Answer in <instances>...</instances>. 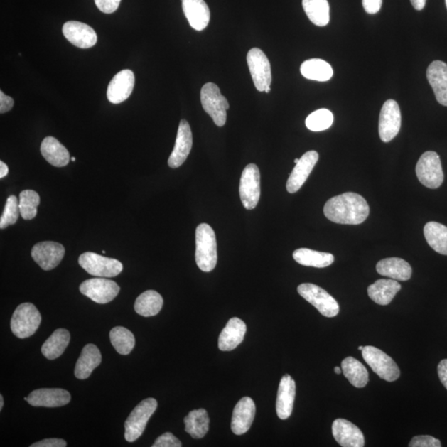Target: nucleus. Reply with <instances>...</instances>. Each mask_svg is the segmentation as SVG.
Instances as JSON below:
<instances>
[{
	"instance_id": "obj_35",
	"label": "nucleus",
	"mask_w": 447,
	"mask_h": 447,
	"mask_svg": "<svg viewBox=\"0 0 447 447\" xmlns=\"http://www.w3.org/2000/svg\"><path fill=\"white\" fill-rule=\"evenodd\" d=\"M301 73L306 79L316 82H328L333 77V70L324 60L314 58L301 64Z\"/></svg>"
},
{
	"instance_id": "obj_39",
	"label": "nucleus",
	"mask_w": 447,
	"mask_h": 447,
	"mask_svg": "<svg viewBox=\"0 0 447 447\" xmlns=\"http://www.w3.org/2000/svg\"><path fill=\"white\" fill-rule=\"evenodd\" d=\"M20 215L24 220H33L38 214L40 203L38 193L33 190H25L19 194Z\"/></svg>"
},
{
	"instance_id": "obj_43",
	"label": "nucleus",
	"mask_w": 447,
	"mask_h": 447,
	"mask_svg": "<svg viewBox=\"0 0 447 447\" xmlns=\"http://www.w3.org/2000/svg\"><path fill=\"white\" fill-rule=\"evenodd\" d=\"M153 447H181L182 443L171 433H166L155 441Z\"/></svg>"
},
{
	"instance_id": "obj_46",
	"label": "nucleus",
	"mask_w": 447,
	"mask_h": 447,
	"mask_svg": "<svg viewBox=\"0 0 447 447\" xmlns=\"http://www.w3.org/2000/svg\"><path fill=\"white\" fill-rule=\"evenodd\" d=\"M383 0H363V7L366 12L375 14L379 11Z\"/></svg>"
},
{
	"instance_id": "obj_49",
	"label": "nucleus",
	"mask_w": 447,
	"mask_h": 447,
	"mask_svg": "<svg viewBox=\"0 0 447 447\" xmlns=\"http://www.w3.org/2000/svg\"><path fill=\"white\" fill-rule=\"evenodd\" d=\"M410 1L416 10H421L425 7L426 0H410Z\"/></svg>"
},
{
	"instance_id": "obj_28",
	"label": "nucleus",
	"mask_w": 447,
	"mask_h": 447,
	"mask_svg": "<svg viewBox=\"0 0 447 447\" xmlns=\"http://www.w3.org/2000/svg\"><path fill=\"white\" fill-rule=\"evenodd\" d=\"M401 285L394 279L377 280L368 288V295L375 303L386 306L389 305L399 292Z\"/></svg>"
},
{
	"instance_id": "obj_26",
	"label": "nucleus",
	"mask_w": 447,
	"mask_h": 447,
	"mask_svg": "<svg viewBox=\"0 0 447 447\" xmlns=\"http://www.w3.org/2000/svg\"><path fill=\"white\" fill-rule=\"evenodd\" d=\"M102 361V353L97 346L93 344L85 345L75 365V376L79 379H87Z\"/></svg>"
},
{
	"instance_id": "obj_48",
	"label": "nucleus",
	"mask_w": 447,
	"mask_h": 447,
	"mask_svg": "<svg viewBox=\"0 0 447 447\" xmlns=\"http://www.w3.org/2000/svg\"><path fill=\"white\" fill-rule=\"evenodd\" d=\"M438 375L441 384L447 389V359L441 360L438 367Z\"/></svg>"
},
{
	"instance_id": "obj_53",
	"label": "nucleus",
	"mask_w": 447,
	"mask_h": 447,
	"mask_svg": "<svg viewBox=\"0 0 447 447\" xmlns=\"http://www.w3.org/2000/svg\"><path fill=\"white\" fill-rule=\"evenodd\" d=\"M270 90H271L270 87L266 88L265 90H264V92L269 93Z\"/></svg>"
},
{
	"instance_id": "obj_15",
	"label": "nucleus",
	"mask_w": 447,
	"mask_h": 447,
	"mask_svg": "<svg viewBox=\"0 0 447 447\" xmlns=\"http://www.w3.org/2000/svg\"><path fill=\"white\" fill-rule=\"evenodd\" d=\"M193 148V133L187 120H181L175 146L168 159V166L178 168L187 160Z\"/></svg>"
},
{
	"instance_id": "obj_2",
	"label": "nucleus",
	"mask_w": 447,
	"mask_h": 447,
	"mask_svg": "<svg viewBox=\"0 0 447 447\" xmlns=\"http://www.w3.org/2000/svg\"><path fill=\"white\" fill-rule=\"evenodd\" d=\"M195 262L205 273L212 272L217 266V237L208 224H200L195 230Z\"/></svg>"
},
{
	"instance_id": "obj_36",
	"label": "nucleus",
	"mask_w": 447,
	"mask_h": 447,
	"mask_svg": "<svg viewBox=\"0 0 447 447\" xmlns=\"http://www.w3.org/2000/svg\"><path fill=\"white\" fill-rule=\"evenodd\" d=\"M424 235L426 242L436 252L447 255V227L435 222L426 224Z\"/></svg>"
},
{
	"instance_id": "obj_16",
	"label": "nucleus",
	"mask_w": 447,
	"mask_h": 447,
	"mask_svg": "<svg viewBox=\"0 0 447 447\" xmlns=\"http://www.w3.org/2000/svg\"><path fill=\"white\" fill-rule=\"evenodd\" d=\"M63 33L70 43L79 48H92L97 43V35L89 25L69 21L63 25Z\"/></svg>"
},
{
	"instance_id": "obj_7",
	"label": "nucleus",
	"mask_w": 447,
	"mask_h": 447,
	"mask_svg": "<svg viewBox=\"0 0 447 447\" xmlns=\"http://www.w3.org/2000/svg\"><path fill=\"white\" fill-rule=\"evenodd\" d=\"M362 356L374 372L379 378L388 382H394L399 378L400 370L395 361L388 355L375 346H365Z\"/></svg>"
},
{
	"instance_id": "obj_13",
	"label": "nucleus",
	"mask_w": 447,
	"mask_h": 447,
	"mask_svg": "<svg viewBox=\"0 0 447 447\" xmlns=\"http://www.w3.org/2000/svg\"><path fill=\"white\" fill-rule=\"evenodd\" d=\"M401 129V112L399 105L394 99H389L382 107L379 134L382 141L389 143L399 133Z\"/></svg>"
},
{
	"instance_id": "obj_32",
	"label": "nucleus",
	"mask_w": 447,
	"mask_h": 447,
	"mask_svg": "<svg viewBox=\"0 0 447 447\" xmlns=\"http://www.w3.org/2000/svg\"><path fill=\"white\" fill-rule=\"evenodd\" d=\"M71 335L66 329H58L45 341L42 353L48 360H55L61 356L69 345Z\"/></svg>"
},
{
	"instance_id": "obj_56",
	"label": "nucleus",
	"mask_w": 447,
	"mask_h": 447,
	"mask_svg": "<svg viewBox=\"0 0 447 447\" xmlns=\"http://www.w3.org/2000/svg\"><path fill=\"white\" fill-rule=\"evenodd\" d=\"M71 160L72 161V162H75V158L74 157H72V158H71Z\"/></svg>"
},
{
	"instance_id": "obj_14",
	"label": "nucleus",
	"mask_w": 447,
	"mask_h": 447,
	"mask_svg": "<svg viewBox=\"0 0 447 447\" xmlns=\"http://www.w3.org/2000/svg\"><path fill=\"white\" fill-rule=\"evenodd\" d=\"M31 254L33 260L45 271L52 270L59 265L65 255L63 245L53 241L35 244Z\"/></svg>"
},
{
	"instance_id": "obj_37",
	"label": "nucleus",
	"mask_w": 447,
	"mask_h": 447,
	"mask_svg": "<svg viewBox=\"0 0 447 447\" xmlns=\"http://www.w3.org/2000/svg\"><path fill=\"white\" fill-rule=\"evenodd\" d=\"M303 7L311 22L324 27L330 21V6L328 0H303Z\"/></svg>"
},
{
	"instance_id": "obj_23",
	"label": "nucleus",
	"mask_w": 447,
	"mask_h": 447,
	"mask_svg": "<svg viewBox=\"0 0 447 447\" xmlns=\"http://www.w3.org/2000/svg\"><path fill=\"white\" fill-rule=\"evenodd\" d=\"M183 9L190 27L203 31L208 26L210 19V9L204 0H182Z\"/></svg>"
},
{
	"instance_id": "obj_51",
	"label": "nucleus",
	"mask_w": 447,
	"mask_h": 447,
	"mask_svg": "<svg viewBox=\"0 0 447 447\" xmlns=\"http://www.w3.org/2000/svg\"><path fill=\"white\" fill-rule=\"evenodd\" d=\"M4 406V398L2 395H0V410L3 409Z\"/></svg>"
},
{
	"instance_id": "obj_54",
	"label": "nucleus",
	"mask_w": 447,
	"mask_h": 447,
	"mask_svg": "<svg viewBox=\"0 0 447 447\" xmlns=\"http://www.w3.org/2000/svg\"><path fill=\"white\" fill-rule=\"evenodd\" d=\"M299 160H300V159H298V158L295 159V160H294V163H295L296 164H297V163L299 162Z\"/></svg>"
},
{
	"instance_id": "obj_30",
	"label": "nucleus",
	"mask_w": 447,
	"mask_h": 447,
	"mask_svg": "<svg viewBox=\"0 0 447 447\" xmlns=\"http://www.w3.org/2000/svg\"><path fill=\"white\" fill-rule=\"evenodd\" d=\"M293 256L296 262L301 265L319 269L328 267L335 260L333 254L306 248L296 249Z\"/></svg>"
},
{
	"instance_id": "obj_27",
	"label": "nucleus",
	"mask_w": 447,
	"mask_h": 447,
	"mask_svg": "<svg viewBox=\"0 0 447 447\" xmlns=\"http://www.w3.org/2000/svg\"><path fill=\"white\" fill-rule=\"evenodd\" d=\"M376 270L380 275L397 281H406L411 276L410 264L400 258L382 259L377 264Z\"/></svg>"
},
{
	"instance_id": "obj_22",
	"label": "nucleus",
	"mask_w": 447,
	"mask_h": 447,
	"mask_svg": "<svg viewBox=\"0 0 447 447\" xmlns=\"http://www.w3.org/2000/svg\"><path fill=\"white\" fill-rule=\"evenodd\" d=\"M295 397V381L289 375H285L281 379L276 402V411L280 419H287L292 414Z\"/></svg>"
},
{
	"instance_id": "obj_52",
	"label": "nucleus",
	"mask_w": 447,
	"mask_h": 447,
	"mask_svg": "<svg viewBox=\"0 0 447 447\" xmlns=\"http://www.w3.org/2000/svg\"><path fill=\"white\" fill-rule=\"evenodd\" d=\"M334 370H335V374L340 375V374L343 373V370H341L339 367H335Z\"/></svg>"
},
{
	"instance_id": "obj_17",
	"label": "nucleus",
	"mask_w": 447,
	"mask_h": 447,
	"mask_svg": "<svg viewBox=\"0 0 447 447\" xmlns=\"http://www.w3.org/2000/svg\"><path fill=\"white\" fill-rule=\"evenodd\" d=\"M318 159L319 154L313 150L308 151L303 155L289 176L287 182V190L289 193H297L303 187Z\"/></svg>"
},
{
	"instance_id": "obj_25",
	"label": "nucleus",
	"mask_w": 447,
	"mask_h": 447,
	"mask_svg": "<svg viewBox=\"0 0 447 447\" xmlns=\"http://www.w3.org/2000/svg\"><path fill=\"white\" fill-rule=\"evenodd\" d=\"M246 325L238 318H231L219 336L218 346L222 351L235 350L244 340Z\"/></svg>"
},
{
	"instance_id": "obj_20",
	"label": "nucleus",
	"mask_w": 447,
	"mask_h": 447,
	"mask_svg": "<svg viewBox=\"0 0 447 447\" xmlns=\"http://www.w3.org/2000/svg\"><path fill=\"white\" fill-rule=\"evenodd\" d=\"M333 434L338 443L343 447H363L365 438L362 431L350 421L339 419L334 421Z\"/></svg>"
},
{
	"instance_id": "obj_41",
	"label": "nucleus",
	"mask_w": 447,
	"mask_h": 447,
	"mask_svg": "<svg viewBox=\"0 0 447 447\" xmlns=\"http://www.w3.org/2000/svg\"><path fill=\"white\" fill-rule=\"evenodd\" d=\"M19 215V200L15 195H10L5 204L2 217L0 218V228L4 230L16 223Z\"/></svg>"
},
{
	"instance_id": "obj_5",
	"label": "nucleus",
	"mask_w": 447,
	"mask_h": 447,
	"mask_svg": "<svg viewBox=\"0 0 447 447\" xmlns=\"http://www.w3.org/2000/svg\"><path fill=\"white\" fill-rule=\"evenodd\" d=\"M41 321V314L36 306L26 303L19 305L14 311L10 325L15 336L24 339L36 333Z\"/></svg>"
},
{
	"instance_id": "obj_55",
	"label": "nucleus",
	"mask_w": 447,
	"mask_h": 447,
	"mask_svg": "<svg viewBox=\"0 0 447 447\" xmlns=\"http://www.w3.org/2000/svg\"><path fill=\"white\" fill-rule=\"evenodd\" d=\"M360 350H362L364 349V346H360V348H358Z\"/></svg>"
},
{
	"instance_id": "obj_50",
	"label": "nucleus",
	"mask_w": 447,
	"mask_h": 447,
	"mask_svg": "<svg viewBox=\"0 0 447 447\" xmlns=\"http://www.w3.org/2000/svg\"><path fill=\"white\" fill-rule=\"evenodd\" d=\"M9 173V168L4 162H0V178L6 177Z\"/></svg>"
},
{
	"instance_id": "obj_10",
	"label": "nucleus",
	"mask_w": 447,
	"mask_h": 447,
	"mask_svg": "<svg viewBox=\"0 0 447 447\" xmlns=\"http://www.w3.org/2000/svg\"><path fill=\"white\" fill-rule=\"evenodd\" d=\"M260 193L259 169L255 164L250 163L244 169L239 183L240 199L246 210L257 207Z\"/></svg>"
},
{
	"instance_id": "obj_4",
	"label": "nucleus",
	"mask_w": 447,
	"mask_h": 447,
	"mask_svg": "<svg viewBox=\"0 0 447 447\" xmlns=\"http://www.w3.org/2000/svg\"><path fill=\"white\" fill-rule=\"evenodd\" d=\"M157 408L158 402L153 398L142 401L125 421V440L129 443L138 440L143 435L148 421Z\"/></svg>"
},
{
	"instance_id": "obj_44",
	"label": "nucleus",
	"mask_w": 447,
	"mask_h": 447,
	"mask_svg": "<svg viewBox=\"0 0 447 447\" xmlns=\"http://www.w3.org/2000/svg\"><path fill=\"white\" fill-rule=\"evenodd\" d=\"M120 2L122 0H95L97 8L104 14H112L117 11Z\"/></svg>"
},
{
	"instance_id": "obj_31",
	"label": "nucleus",
	"mask_w": 447,
	"mask_h": 447,
	"mask_svg": "<svg viewBox=\"0 0 447 447\" xmlns=\"http://www.w3.org/2000/svg\"><path fill=\"white\" fill-rule=\"evenodd\" d=\"M185 431L195 439L204 438L208 433L210 418L208 411L203 409L190 411L184 419Z\"/></svg>"
},
{
	"instance_id": "obj_12",
	"label": "nucleus",
	"mask_w": 447,
	"mask_h": 447,
	"mask_svg": "<svg viewBox=\"0 0 447 447\" xmlns=\"http://www.w3.org/2000/svg\"><path fill=\"white\" fill-rule=\"evenodd\" d=\"M247 63L256 89L264 92L272 82L269 60L262 50L252 48L247 54Z\"/></svg>"
},
{
	"instance_id": "obj_42",
	"label": "nucleus",
	"mask_w": 447,
	"mask_h": 447,
	"mask_svg": "<svg viewBox=\"0 0 447 447\" xmlns=\"http://www.w3.org/2000/svg\"><path fill=\"white\" fill-rule=\"evenodd\" d=\"M410 447H441L438 439L431 436H416L410 441Z\"/></svg>"
},
{
	"instance_id": "obj_24",
	"label": "nucleus",
	"mask_w": 447,
	"mask_h": 447,
	"mask_svg": "<svg viewBox=\"0 0 447 447\" xmlns=\"http://www.w3.org/2000/svg\"><path fill=\"white\" fill-rule=\"evenodd\" d=\"M426 77L436 100L447 107V64L441 61L431 63L426 71Z\"/></svg>"
},
{
	"instance_id": "obj_34",
	"label": "nucleus",
	"mask_w": 447,
	"mask_h": 447,
	"mask_svg": "<svg viewBox=\"0 0 447 447\" xmlns=\"http://www.w3.org/2000/svg\"><path fill=\"white\" fill-rule=\"evenodd\" d=\"M163 306V299L158 292L148 290L136 299L134 310L144 318H149L158 315Z\"/></svg>"
},
{
	"instance_id": "obj_29",
	"label": "nucleus",
	"mask_w": 447,
	"mask_h": 447,
	"mask_svg": "<svg viewBox=\"0 0 447 447\" xmlns=\"http://www.w3.org/2000/svg\"><path fill=\"white\" fill-rule=\"evenodd\" d=\"M41 153L43 158L54 167L62 168L69 163L68 150L53 137L49 136L43 139L41 144Z\"/></svg>"
},
{
	"instance_id": "obj_38",
	"label": "nucleus",
	"mask_w": 447,
	"mask_h": 447,
	"mask_svg": "<svg viewBox=\"0 0 447 447\" xmlns=\"http://www.w3.org/2000/svg\"><path fill=\"white\" fill-rule=\"evenodd\" d=\"M110 341L120 355H126L130 354L135 345V338L134 334L129 330L117 326L110 331Z\"/></svg>"
},
{
	"instance_id": "obj_57",
	"label": "nucleus",
	"mask_w": 447,
	"mask_h": 447,
	"mask_svg": "<svg viewBox=\"0 0 447 447\" xmlns=\"http://www.w3.org/2000/svg\"><path fill=\"white\" fill-rule=\"evenodd\" d=\"M446 7H447V0H446Z\"/></svg>"
},
{
	"instance_id": "obj_47",
	"label": "nucleus",
	"mask_w": 447,
	"mask_h": 447,
	"mask_svg": "<svg viewBox=\"0 0 447 447\" xmlns=\"http://www.w3.org/2000/svg\"><path fill=\"white\" fill-rule=\"evenodd\" d=\"M14 99L8 95L0 92V113L4 114L9 112L14 107Z\"/></svg>"
},
{
	"instance_id": "obj_9",
	"label": "nucleus",
	"mask_w": 447,
	"mask_h": 447,
	"mask_svg": "<svg viewBox=\"0 0 447 447\" xmlns=\"http://www.w3.org/2000/svg\"><path fill=\"white\" fill-rule=\"evenodd\" d=\"M298 293L309 303L314 306L319 313L326 318H334L339 314L338 301L318 285L303 284L298 286Z\"/></svg>"
},
{
	"instance_id": "obj_45",
	"label": "nucleus",
	"mask_w": 447,
	"mask_h": 447,
	"mask_svg": "<svg viewBox=\"0 0 447 447\" xmlns=\"http://www.w3.org/2000/svg\"><path fill=\"white\" fill-rule=\"evenodd\" d=\"M66 441L58 438L45 439L31 445V447H66Z\"/></svg>"
},
{
	"instance_id": "obj_18",
	"label": "nucleus",
	"mask_w": 447,
	"mask_h": 447,
	"mask_svg": "<svg viewBox=\"0 0 447 447\" xmlns=\"http://www.w3.org/2000/svg\"><path fill=\"white\" fill-rule=\"evenodd\" d=\"M135 84L134 74L130 70H123L114 75L109 82L107 98L112 104L123 103L131 95Z\"/></svg>"
},
{
	"instance_id": "obj_3",
	"label": "nucleus",
	"mask_w": 447,
	"mask_h": 447,
	"mask_svg": "<svg viewBox=\"0 0 447 447\" xmlns=\"http://www.w3.org/2000/svg\"><path fill=\"white\" fill-rule=\"evenodd\" d=\"M200 102L214 123L219 127L224 126L230 104L227 99L220 93L217 85L212 82L205 84L200 90Z\"/></svg>"
},
{
	"instance_id": "obj_19",
	"label": "nucleus",
	"mask_w": 447,
	"mask_h": 447,
	"mask_svg": "<svg viewBox=\"0 0 447 447\" xmlns=\"http://www.w3.org/2000/svg\"><path fill=\"white\" fill-rule=\"evenodd\" d=\"M256 413L254 402L249 397H244L235 406L231 420V430L235 435H243L249 430Z\"/></svg>"
},
{
	"instance_id": "obj_33",
	"label": "nucleus",
	"mask_w": 447,
	"mask_h": 447,
	"mask_svg": "<svg viewBox=\"0 0 447 447\" xmlns=\"http://www.w3.org/2000/svg\"><path fill=\"white\" fill-rule=\"evenodd\" d=\"M341 370L346 379L356 388H364L369 382V373L364 365L353 357L345 358L341 363Z\"/></svg>"
},
{
	"instance_id": "obj_6",
	"label": "nucleus",
	"mask_w": 447,
	"mask_h": 447,
	"mask_svg": "<svg viewBox=\"0 0 447 447\" xmlns=\"http://www.w3.org/2000/svg\"><path fill=\"white\" fill-rule=\"evenodd\" d=\"M416 174L425 187L431 189L441 187L444 173L439 155L433 151H428L421 155L416 166Z\"/></svg>"
},
{
	"instance_id": "obj_40",
	"label": "nucleus",
	"mask_w": 447,
	"mask_h": 447,
	"mask_svg": "<svg viewBox=\"0 0 447 447\" xmlns=\"http://www.w3.org/2000/svg\"><path fill=\"white\" fill-rule=\"evenodd\" d=\"M333 114L329 109H321L311 113L306 119V126L311 131L320 132L329 129L333 124Z\"/></svg>"
},
{
	"instance_id": "obj_21",
	"label": "nucleus",
	"mask_w": 447,
	"mask_h": 447,
	"mask_svg": "<svg viewBox=\"0 0 447 447\" xmlns=\"http://www.w3.org/2000/svg\"><path fill=\"white\" fill-rule=\"evenodd\" d=\"M28 398V403L33 406L58 408L68 404L71 394L63 389H40L33 391Z\"/></svg>"
},
{
	"instance_id": "obj_8",
	"label": "nucleus",
	"mask_w": 447,
	"mask_h": 447,
	"mask_svg": "<svg viewBox=\"0 0 447 447\" xmlns=\"http://www.w3.org/2000/svg\"><path fill=\"white\" fill-rule=\"evenodd\" d=\"M78 262L80 267L95 277L114 278L123 271V264L119 260L92 252L80 255Z\"/></svg>"
},
{
	"instance_id": "obj_1",
	"label": "nucleus",
	"mask_w": 447,
	"mask_h": 447,
	"mask_svg": "<svg viewBox=\"0 0 447 447\" xmlns=\"http://www.w3.org/2000/svg\"><path fill=\"white\" fill-rule=\"evenodd\" d=\"M325 217L341 225H360L369 217L370 207L357 193H345L330 198L324 207Z\"/></svg>"
},
{
	"instance_id": "obj_11",
	"label": "nucleus",
	"mask_w": 447,
	"mask_h": 447,
	"mask_svg": "<svg viewBox=\"0 0 447 447\" xmlns=\"http://www.w3.org/2000/svg\"><path fill=\"white\" fill-rule=\"evenodd\" d=\"M83 295L98 304H107L117 297L120 288L119 285L104 278L90 279L80 286Z\"/></svg>"
}]
</instances>
